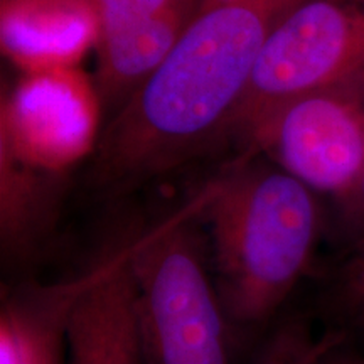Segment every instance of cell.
I'll return each instance as SVG.
<instances>
[{
    "mask_svg": "<svg viewBox=\"0 0 364 364\" xmlns=\"http://www.w3.org/2000/svg\"><path fill=\"white\" fill-rule=\"evenodd\" d=\"M302 0H203L186 31L105 129L91 179L140 184L230 135L255 59L273 26Z\"/></svg>",
    "mask_w": 364,
    "mask_h": 364,
    "instance_id": "obj_1",
    "label": "cell"
},
{
    "mask_svg": "<svg viewBox=\"0 0 364 364\" xmlns=\"http://www.w3.org/2000/svg\"><path fill=\"white\" fill-rule=\"evenodd\" d=\"M324 364H364V358L354 353H346L343 343L331 349L324 359Z\"/></svg>",
    "mask_w": 364,
    "mask_h": 364,
    "instance_id": "obj_14",
    "label": "cell"
},
{
    "mask_svg": "<svg viewBox=\"0 0 364 364\" xmlns=\"http://www.w3.org/2000/svg\"><path fill=\"white\" fill-rule=\"evenodd\" d=\"M341 209V216H343V221L346 225V230L351 235L353 245L351 247H356V245L363 243L364 241V174L361 177V182H359L358 189L354 191L348 203L343 204Z\"/></svg>",
    "mask_w": 364,
    "mask_h": 364,
    "instance_id": "obj_13",
    "label": "cell"
},
{
    "mask_svg": "<svg viewBox=\"0 0 364 364\" xmlns=\"http://www.w3.org/2000/svg\"><path fill=\"white\" fill-rule=\"evenodd\" d=\"M2 51L22 73L76 68L98 44L93 0H2Z\"/></svg>",
    "mask_w": 364,
    "mask_h": 364,
    "instance_id": "obj_9",
    "label": "cell"
},
{
    "mask_svg": "<svg viewBox=\"0 0 364 364\" xmlns=\"http://www.w3.org/2000/svg\"><path fill=\"white\" fill-rule=\"evenodd\" d=\"M201 220L223 309L241 326L279 311L311 268L322 233L316 193L275 164L240 162L213 182Z\"/></svg>",
    "mask_w": 364,
    "mask_h": 364,
    "instance_id": "obj_2",
    "label": "cell"
},
{
    "mask_svg": "<svg viewBox=\"0 0 364 364\" xmlns=\"http://www.w3.org/2000/svg\"><path fill=\"white\" fill-rule=\"evenodd\" d=\"M245 144L247 157L265 152L272 164L341 208L364 174V83L282 105Z\"/></svg>",
    "mask_w": 364,
    "mask_h": 364,
    "instance_id": "obj_5",
    "label": "cell"
},
{
    "mask_svg": "<svg viewBox=\"0 0 364 364\" xmlns=\"http://www.w3.org/2000/svg\"><path fill=\"white\" fill-rule=\"evenodd\" d=\"M332 314L338 318L341 334L364 338V241L351 247L334 273L329 289Z\"/></svg>",
    "mask_w": 364,
    "mask_h": 364,
    "instance_id": "obj_11",
    "label": "cell"
},
{
    "mask_svg": "<svg viewBox=\"0 0 364 364\" xmlns=\"http://www.w3.org/2000/svg\"><path fill=\"white\" fill-rule=\"evenodd\" d=\"M63 364H145L129 247L73 285Z\"/></svg>",
    "mask_w": 364,
    "mask_h": 364,
    "instance_id": "obj_8",
    "label": "cell"
},
{
    "mask_svg": "<svg viewBox=\"0 0 364 364\" xmlns=\"http://www.w3.org/2000/svg\"><path fill=\"white\" fill-rule=\"evenodd\" d=\"M63 339L48 326H27L2 349V364H63Z\"/></svg>",
    "mask_w": 364,
    "mask_h": 364,
    "instance_id": "obj_12",
    "label": "cell"
},
{
    "mask_svg": "<svg viewBox=\"0 0 364 364\" xmlns=\"http://www.w3.org/2000/svg\"><path fill=\"white\" fill-rule=\"evenodd\" d=\"M211 191L129 245L145 364H231L230 318L194 225Z\"/></svg>",
    "mask_w": 364,
    "mask_h": 364,
    "instance_id": "obj_3",
    "label": "cell"
},
{
    "mask_svg": "<svg viewBox=\"0 0 364 364\" xmlns=\"http://www.w3.org/2000/svg\"><path fill=\"white\" fill-rule=\"evenodd\" d=\"M98 108L78 68L22 73L2 102V150L24 164L65 166L93 142Z\"/></svg>",
    "mask_w": 364,
    "mask_h": 364,
    "instance_id": "obj_6",
    "label": "cell"
},
{
    "mask_svg": "<svg viewBox=\"0 0 364 364\" xmlns=\"http://www.w3.org/2000/svg\"><path fill=\"white\" fill-rule=\"evenodd\" d=\"M344 341L336 329L316 336L306 322H287L268 341L258 364H324L331 349Z\"/></svg>",
    "mask_w": 364,
    "mask_h": 364,
    "instance_id": "obj_10",
    "label": "cell"
},
{
    "mask_svg": "<svg viewBox=\"0 0 364 364\" xmlns=\"http://www.w3.org/2000/svg\"><path fill=\"white\" fill-rule=\"evenodd\" d=\"M98 17V86L129 98L166 58L203 0H93Z\"/></svg>",
    "mask_w": 364,
    "mask_h": 364,
    "instance_id": "obj_7",
    "label": "cell"
},
{
    "mask_svg": "<svg viewBox=\"0 0 364 364\" xmlns=\"http://www.w3.org/2000/svg\"><path fill=\"white\" fill-rule=\"evenodd\" d=\"M364 83V0H302L263 41L230 135L245 142L282 105Z\"/></svg>",
    "mask_w": 364,
    "mask_h": 364,
    "instance_id": "obj_4",
    "label": "cell"
}]
</instances>
